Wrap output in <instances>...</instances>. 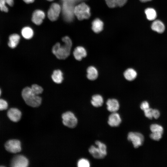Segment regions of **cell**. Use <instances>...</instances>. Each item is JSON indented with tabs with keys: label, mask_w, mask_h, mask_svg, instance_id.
I'll return each mask as SVG.
<instances>
[{
	"label": "cell",
	"mask_w": 167,
	"mask_h": 167,
	"mask_svg": "<svg viewBox=\"0 0 167 167\" xmlns=\"http://www.w3.org/2000/svg\"><path fill=\"white\" fill-rule=\"evenodd\" d=\"M62 41L64 44L61 45L59 43H56L52 49V52L58 59H65L70 55L72 46L71 39L68 36L63 37Z\"/></svg>",
	"instance_id": "1"
},
{
	"label": "cell",
	"mask_w": 167,
	"mask_h": 167,
	"mask_svg": "<svg viewBox=\"0 0 167 167\" xmlns=\"http://www.w3.org/2000/svg\"><path fill=\"white\" fill-rule=\"evenodd\" d=\"M22 97L27 105L32 107L39 106L41 102V98L35 94L31 87H26L22 92Z\"/></svg>",
	"instance_id": "2"
},
{
	"label": "cell",
	"mask_w": 167,
	"mask_h": 167,
	"mask_svg": "<svg viewBox=\"0 0 167 167\" xmlns=\"http://www.w3.org/2000/svg\"><path fill=\"white\" fill-rule=\"evenodd\" d=\"M74 13L79 20L88 19L91 15L90 7L84 2L81 3L74 7Z\"/></svg>",
	"instance_id": "3"
},
{
	"label": "cell",
	"mask_w": 167,
	"mask_h": 167,
	"mask_svg": "<svg viewBox=\"0 0 167 167\" xmlns=\"http://www.w3.org/2000/svg\"><path fill=\"white\" fill-rule=\"evenodd\" d=\"M127 138L128 141L132 142L135 148H138L142 145L144 140L143 135L137 132H129L128 134Z\"/></svg>",
	"instance_id": "4"
},
{
	"label": "cell",
	"mask_w": 167,
	"mask_h": 167,
	"mask_svg": "<svg viewBox=\"0 0 167 167\" xmlns=\"http://www.w3.org/2000/svg\"><path fill=\"white\" fill-rule=\"evenodd\" d=\"M62 118L63 124L69 128H74L77 124V119L71 112H67L63 113Z\"/></svg>",
	"instance_id": "5"
},
{
	"label": "cell",
	"mask_w": 167,
	"mask_h": 167,
	"mask_svg": "<svg viewBox=\"0 0 167 167\" xmlns=\"http://www.w3.org/2000/svg\"><path fill=\"white\" fill-rule=\"evenodd\" d=\"M61 10L60 5L57 3H53L47 12L49 19L52 21L56 20L58 18Z\"/></svg>",
	"instance_id": "6"
},
{
	"label": "cell",
	"mask_w": 167,
	"mask_h": 167,
	"mask_svg": "<svg viewBox=\"0 0 167 167\" xmlns=\"http://www.w3.org/2000/svg\"><path fill=\"white\" fill-rule=\"evenodd\" d=\"M5 147L7 151L13 153L19 152L21 149L20 142L16 139L8 140L6 143Z\"/></svg>",
	"instance_id": "7"
},
{
	"label": "cell",
	"mask_w": 167,
	"mask_h": 167,
	"mask_svg": "<svg viewBox=\"0 0 167 167\" xmlns=\"http://www.w3.org/2000/svg\"><path fill=\"white\" fill-rule=\"evenodd\" d=\"M28 165V161L24 156L17 155L12 159L11 162V166L13 167H26Z\"/></svg>",
	"instance_id": "8"
},
{
	"label": "cell",
	"mask_w": 167,
	"mask_h": 167,
	"mask_svg": "<svg viewBox=\"0 0 167 167\" xmlns=\"http://www.w3.org/2000/svg\"><path fill=\"white\" fill-rule=\"evenodd\" d=\"M122 122L120 114L117 112L111 113L108 118V123L111 126L118 127Z\"/></svg>",
	"instance_id": "9"
},
{
	"label": "cell",
	"mask_w": 167,
	"mask_h": 167,
	"mask_svg": "<svg viewBox=\"0 0 167 167\" xmlns=\"http://www.w3.org/2000/svg\"><path fill=\"white\" fill-rule=\"evenodd\" d=\"M74 8L71 3L65 1L63 4V9L65 18L68 21H71L73 18Z\"/></svg>",
	"instance_id": "10"
},
{
	"label": "cell",
	"mask_w": 167,
	"mask_h": 167,
	"mask_svg": "<svg viewBox=\"0 0 167 167\" xmlns=\"http://www.w3.org/2000/svg\"><path fill=\"white\" fill-rule=\"evenodd\" d=\"M45 17V12L40 10H36L32 13V22L37 25L41 24Z\"/></svg>",
	"instance_id": "11"
},
{
	"label": "cell",
	"mask_w": 167,
	"mask_h": 167,
	"mask_svg": "<svg viewBox=\"0 0 167 167\" xmlns=\"http://www.w3.org/2000/svg\"><path fill=\"white\" fill-rule=\"evenodd\" d=\"M7 115L11 121L14 122H17L20 119L21 113L17 109L11 108L8 110Z\"/></svg>",
	"instance_id": "12"
},
{
	"label": "cell",
	"mask_w": 167,
	"mask_h": 167,
	"mask_svg": "<svg viewBox=\"0 0 167 167\" xmlns=\"http://www.w3.org/2000/svg\"><path fill=\"white\" fill-rule=\"evenodd\" d=\"M107 109L111 113L117 112L119 109L120 105L118 101L116 99H109L106 102Z\"/></svg>",
	"instance_id": "13"
},
{
	"label": "cell",
	"mask_w": 167,
	"mask_h": 167,
	"mask_svg": "<svg viewBox=\"0 0 167 167\" xmlns=\"http://www.w3.org/2000/svg\"><path fill=\"white\" fill-rule=\"evenodd\" d=\"M73 55L76 60L80 61L83 58L86 56L87 53L84 48L79 46L75 48L73 52Z\"/></svg>",
	"instance_id": "14"
},
{
	"label": "cell",
	"mask_w": 167,
	"mask_h": 167,
	"mask_svg": "<svg viewBox=\"0 0 167 167\" xmlns=\"http://www.w3.org/2000/svg\"><path fill=\"white\" fill-rule=\"evenodd\" d=\"M88 151L92 156L96 159H102L105 156L97 146L93 145H91Z\"/></svg>",
	"instance_id": "15"
},
{
	"label": "cell",
	"mask_w": 167,
	"mask_h": 167,
	"mask_svg": "<svg viewBox=\"0 0 167 167\" xmlns=\"http://www.w3.org/2000/svg\"><path fill=\"white\" fill-rule=\"evenodd\" d=\"M151 28L152 29L158 33H163L165 29V26L163 23L160 20H155L152 23Z\"/></svg>",
	"instance_id": "16"
},
{
	"label": "cell",
	"mask_w": 167,
	"mask_h": 167,
	"mask_svg": "<svg viewBox=\"0 0 167 167\" xmlns=\"http://www.w3.org/2000/svg\"><path fill=\"white\" fill-rule=\"evenodd\" d=\"M20 39V36L17 34H13L9 37L8 46L11 48H15L19 43Z\"/></svg>",
	"instance_id": "17"
},
{
	"label": "cell",
	"mask_w": 167,
	"mask_h": 167,
	"mask_svg": "<svg viewBox=\"0 0 167 167\" xmlns=\"http://www.w3.org/2000/svg\"><path fill=\"white\" fill-rule=\"evenodd\" d=\"M103 27V22L99 19H96L92 22V29L95 33H98L101 31Z\"/></svg>",
	"instance_id": "18"
},
{
	"label": "cell",
	"mask_w": 167,
	"mask_h": 167,
	"mask_svg": "<svg viewBox=\"0 0 167 167\" xmlns=\"http://www.w3.org/2000/svg\"><path fill=\"white\" fill-rule=\"evenodd\" d=\"M87 76L88 79L93 80L96 79L98 76V72L97 69L94 66H89L87 69Z\"/></svg>",
	"instance_id": "19"
},
{
	"label": "cell",
	"mask_w": 167,
	"mask_h": 167,
	"mask_svg": "<svg viewBox=\"0 0 167 167\" xmlns=\"http://www.w3.org/2000/svg\"><path fill=\"white\" fill-rule=\"evenodd\" d=\"M137 75L136 71L132 68L126 69L124 73V76L127 80L131 81L135 79Z\"/></svg>",
	"instance_id": "20"
},
{
	"label": "cell",
	"mask_w": 167,
	"mask_h": 167,
	"mask_svg": "<svg viewBox=\"0 0 167 167\" xmlns=\"http://www.w3.org/2000/svg\"><path fill=\"white\" fill-rule=\"evenodd\" d=\"M91 102L93 106L95 107H100L103 103V99L101 95H95L92 96Z\"/></svg>",
	"instance_id": "21"
},
{
	"label": "cell",
	"mask_w": 167,
	"mask_h": 167,
	"mask_svg": "<svg viewBox=\"0 0 167 167\" xmlns=\"http://www.w3.org/2000/svg\"><path fill=\"white\" fill-rule=\"evenodd\" d=\"M51 78L55 83L57 84L61 83L63 79V74L62 71L59 70H56L53 72Z\"/></svg>",
	"instance_id": "22"
},
{
	"label": "cell",
	"mask_w": 167,
	"mask_h": 167,
	"mask_svg": "<svg viewBox=\"0 0 167 167\" xmlns=\"http://www.w3.org/2000/svg\"><path fill=\"white\" fill-rule=\"evenodd\" d=\"M21 34L22 36L24 38L29 39L33 37L34 32L31 28L29 27H25L22 29Z\"/></svg>",
	"instance_id": "23"
},
{
	"label": "cell",
	"mask_w": 167,
	"mask_h": 167,
	"mask_svg": "<svg viewBox=\"0 0 167 167\" xmlns=\"http://www.w3.org/2000/svg\"><path fill=\"white\" fill-rule=\"evenodd\" d=\"M145 12L147 19L149 20H153L157 16L155 10L152 8H148L145 9Z\"/></svg>",
	"instance_id": "24"
},
{
	"label": "cell",
	"mask_w": 167,
	"mask_h": 167,
	"mask_svg": "<svg viewBox=\"0 0 167 167\" xmlns=\"http://www.w3.org/2000/svg\"><path fill=\"white\" fill-rule=\"evenodd\" d=\"M150 129L152 133H160L163 134V127L161 125L156 124H152L150 126Z\"/></svg>",
	"instance_id": "25"
},
{
	"label": "cell",
	"mask_w": 167,
	"mask_h": 167,
	"mask_svg": "<svg viewBox=\"0 0 167 167\" xmlns=\"http://www.w3.org/2000/svg\"><path fill=\"white\" fill-rule=\"evenodd\" d=\"M95 144L102 153L106 156L107 154V147L106 145L99 140L96 141L95 142Z\"/></svg>",
	"instance_id": "26"
},
{
	"label": "cell",
	"mask_w": 167,
	"mask_h": 167,
	"mask_svg": "<svg viewBox=\"0 0 167 167\" xmlns=\"http://www.w3.org/2000/svg\"><path fill=\"white\" fill-rule=\"evenodd\" d=\"M77 165L79 167H89L90 166L89 161L85 158L79 159L78 161Z\"/></svg>",
	"instance_id": "27"
},
{
	"label": "cell",
	"mask_w": 167,
	"mask_h": 167,
	"mask_svg": "<svg viewBox=\"0 0 167 167\" xmlns=\"http://www.w3.org/2000/svg\"><path fill=\"white\" fill-rule=\"evenodd\" d=\"M31 88L32 92L37 95L41 94L43 91L42 87L37 84L32 85Z\"/></svg>",
	"instance_id": "28"
},
{
	"label": "cell",
	"mask_w": 167,
	"mask_h": 167,
	"mask_svg": "<svg viewBox=\"0 0 167 167\" xmlns=\"http://www.w3.org/2000/svg\"><path fill=\"white\" fill-rule=\"evenodd\" d=\"M153 110L151 108H149L143 111L145 116L149 119H152L153 117Z\"/></svg>",
	"instance_id": "29"
},
{
	"label": "cell",
	"mask_w": 167,
	"mask_h": 167,
	"mask_svg": "<svg viewBox=\"0 0 167 167\" xmlns=\"http://www.w3.org/2000/svg\"><path fill=\"white\" fill-rule=\"evenodd\" d=\"M162 134L157 133H152L150 134V137L152 139L156 140H159L162 136Z\"/></svg>",
	"instance_id": "30"
},
{
	"label": "cell",
	"mask_w": 167,
	"mask_h": 167,
	"mask_svg": "<svg viewBox=\"0 0 167 167\" xmlns=\"http://www.w3.org/2000/svg\"><path fill=\"white\" fill-rule=\"evenodd\" d=\"M6 4L5 0H0V9L1 11L6 12L8 11V10Z\"/></svg>",
	"instance_id": "31"
},
{
	"label": "cell",
	"mask_w": 167,
	"mask_h": 167,
	"mask_svg": "<svg viewBox=\"0 0 167 167\" xmlns=\"http://www.w3.org/2000/svg\"><path fill=\"white\" fill-rule=\"evenodd\" d=\"M8 107V103L5 100L0 99V111L6 109Z\"/></svg>",
	"instance_id": "32"
},
{
	"label": "cell",
	"mask_w": 167,
	"mask_h": 167,
	"mask_svg": "<svg viewBox=\"0 0 167 167\" xmlns=\"http://www.w3.org/2000/svg\"><path fill=\"white\" fill-rule=\"evenodd\" d=\"M140 108L143 111L149 108V105L148 102L147 101H143L140 104Z\"/></svg>",
	"instance_id": "33"
},
{
	"label": "cell",
	"mask_w": 167,
	"mask_h": 167,
	"mask_svg": "<svg viewBox=\"0 0 167 167\" xmlns=\"http://www.w3.org/2000/svg\"><path fill=\"white\" fill-rule=\"evenodd\" d=\"M107 6L110 8H114L116 6L115 0H105Z\"/></svg>",
	"instance_id": "34"
},
{
	"label": "cell",
	"mask_w": 167,
	"mask_h": 167,
	"mask_svg": "<svg viewBox=\"0 0 167 167\" xmlns=\"http://www.w3.org/2000/svg\"><path fill=\"white\" fill-rule=\"evenodd\" d=\"M116 6H122L124 5L127 0H115Z\"/></svg>",
	"instance_id": "35"
},
{
	"label": "cell",
	"mask_w": 167,
	"mask_h": 167,
	"mask_svg": "<svg viewBox=\"0 0 167 167\" xmlns=\"http://www.w3.org/2000/svg\"><path fill=\"white\" fill-rule=\"evenodd\" d=\"M160 116L159 111L156 109H153V117L155 119L158 118Z\"/></svg>",
	"instance_id": "36"
},
{
	"label": "cell",
	"mask_w": 167,
	"mask_h": 167,
	"mask_svg": "<svg viewBox=\"0 0 167 167\" xmlns=\"http://www.w3.org/2000/svg\"><path fill=\"white\" fill-rule=\"evenodd\" d=\"M6 3L10 6H12L14 4V0H5Z\"/></svg>",
	"instance_id": "37"
},
{
	"label": "cell",
	"mask_w": 167,
	"mask_h": 167,
	"mask_svg": "<svg viewBox=\"0 0 167 167\" xmlns=\"http://www.w3.org/2000/svg\"><path fill=\"white\" fill-rule=\"evenodd\" d=\"M65 1H66L68 2L71 3V2H77L80 1H81L83 0H63Z\"/></svg>",
	"instance_id": "38"
},
{
	"label": "cell",
	"mask_w": 167,
	"mask_h": 167,
	"mask_svg": "<svg viewBox=\"0 0 167 167\" xmlns=\"http://www.w3.org/2000/svg\"><path fill=\"white\" fill-rule=\"evenodd\" d=\"M26 3L29 4L33 2L35 0H23Z\"/></svg>",
	"instance_id": "39"
},
{
	"label": "cell",
	"mask_w": 167,
	"mask_h": 167,
	"mask_svg": "<svg viewBox=\"0 0 167 167\" xmlns=\"http://www.w3.org/2000/svg\"><path fill=\"white\" fill-rule=\"evenodd\" d=\"M139 0L142 2H145L150 1L152 0Z\"/></svg>",
	"instance_id": "40"
},
{
	"label": "cell",
	"mask_w": 167,
	"mask_h": 167,
	"mask_svg": "<svg viewBox=\"0 0 167 167\" xmlns=\"http://www.w3.org/2000/svg\"><path fill=\"white\" fill-rule=\"evenodd\" d=\"M1 89H0V96L1 95Z\"/></svg>",
	"instance_id": "41"
},
{
	"label": "cell",
	"mask_w": 167,
	"mask_h": 167,
	"mask_svg": "<svg viewBox=\"0 0 167 167\" xmlns=\"http://www.w3.org/2000/svg\"><path fill=\"white\" fill-rule=\"evenodd\" d=\"M47 0L49 1H53L54 0Z\"/></svg>",
	"instance_id": "42"
}]
</instances>
